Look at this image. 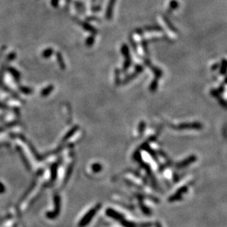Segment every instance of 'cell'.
<instances>
[{"instance_id":"1","label":"cell","mask_w":227,"mask_h":227,"mask_svg":"<svg viewBox=\"0 0 227 227\" xmlns=\"http://www.w3.org/2000/svg\"><path fill=\"white\" fill-rule=\"evenodd\" d=\"M99 207H100V205H98V206L96 207H94V209H91L90 211H89L88 213H87V214L84 215L83 218H82V220H81L79 223V226L84 227V226H85L86 225L88 224V223H90V221H91V219L94 218V216L95 215L96 213H97V210H99Z\"/></svg>"},{"instance_id":"2","label":"cell","mask_w":227,"mask_h":227,"mask_svg":"<svg viewBox=\"0 0 227 227\" xmlns=\"http://www.w3.org/2000/svg\"><path fill=\"white\" fill-rule=\"evenodd\" d=\"M54 211L52 213H46V216L47 218H50V219H54L58 215L60 210V198L59 195H56L54 196Z\"/></svg>"},{"instance_id":"3","label":"cell","mask_w":227,"mask_h":227,"mask_svg":"<svg viewBox=\"0 0 227 227\" xmlns=\"http://www.w3.org/2000/svg\"><path fill=\"white\" fill-rule=\"evenodd\" d=\"M8 72L11 73L12 77L14 78L16 82H17V83H19V82H20V79H21V75H20V73L18 72L16 69H15L14 68H13V67L8 68Z\"/></svg>"},{"instance_id":"4","label":"cell","mask_w":227,"mask_h":227,"mask_svg":"<svg viewBox=\"0 0 227 227\" xmlns=\"http://www.w3.org/2000/svg\"><path fill=\"white\" fill-rule=\"evenodd\" d=\"M53 90H54V86H53L52 84L47 86V87H45V88H44L42 90H41V97H47V96H49V94L52 93V91Z\"/></svg>"},{"instance_id":"5","label":"cell","mask_w":227,"mask_h":227,"mask_svg":"<svg viewBox=\"0 0 227 227\" xmlns=\"http://www.w3.org/2000/svg\"><path fill=\"white\" fill-rule=\"evenodd\" d=\"M56 57H57V62H58L59 66H60V69H65V68H66L65 63H64L63 58V57H62V55H61L60 53L57 52V54H56Z\"/></svg>"},{"instance_id":"6","label":"cell","mask_w":227,"mask_h":227,"mask_svg":"<svg viewBox=\"0 0 227 227\" xmlns=\"http://www.w3.org/2000/svg\"><path fill=\"white\" fill-rule=\"evenodd\" d=\"M54 53V50L52 48H48V49H45L42 53V57L44 58H49V57L52 55V54Z\"/></svg>"},{"instance_id":"7","label":"cell","mask_w":227,"mask_h":227,"mask_svg":"<svg viewBox=\"0 0 227 227\" xmlns=\"http://www.w3.org/2000/svg\"><path fill=\"white\" fill-rule=\"evenodd\" d=\"M51 173H52V179L54 181L57 177V164H53L51 168Z\"/></svg>"},{"instance_id":"8","label":"cell","mask_w":227,"mask_h":227,"mask_svg":"<svg viewBox=\"0 0 227 227\" xmlns=\"http://www.w3.org/2000/svg\"><path fill=\"white\" fill-rule=\"evenodd\" d=\"M19 90L23 93V94H26V95H29V94H32V90L30 87H25V86H21L19 87Z\"/></svg>"},{"instance_id":"9","label":"cell","mask_w":227,"mask_h":227,"mask_svg":"<svg viewBox=\"0 0 227 227\" xmlns=\"http://www.w3.org/2000/svg\"><path fill=\"white\" fill-rule=\"evenodd\" d=\"M77 130V127H74V129H72V130H71L70 132H68L67 135H66V136H65V137H64V138H63V141H66V140H67L68 138H69V137L72 136L73 134H74V132H76V130Z\"/></svg>"},{"instance_id":"10","label":"cell","mask_w":227,"mask_h":227,"mask_svg":"<svg viewBox=\"0 0 227 227\" xmlns=\"http://www.w3.org/2000/svg\"><path fill=\"white\" fill-rule=\"evenodd\" d=\"M93 170L95 172H99L102 170V166H101L99 164H94V165H93Z\"/></svg>"},{"instance_id":"11","label":"cell","mask_w":227,"mask_h":227,"mask_svg":"<svg viewBox=\"0 0 227 227\" xmlns=\"http://www.w3.org/2000/svg\"><path fill=\"white\" fill-rule=\"evenodd\" d=\"M59 0H51V4L54 8H57L58 6Z\"/></svg>"},{"instance_id":"12","label":"cell","mask_w":227,"mask_h":227,"mask_svg":"<svg viewBox=\"0 0 227 227\" xmlns=\"http://www.w3.org/2000/svg\"><path fill=\"white\" fill-rule=\"evenodd\" d=\"M5 191V185L2 183L0 182V193H3Z\"/></svg>"}]
</instances>
